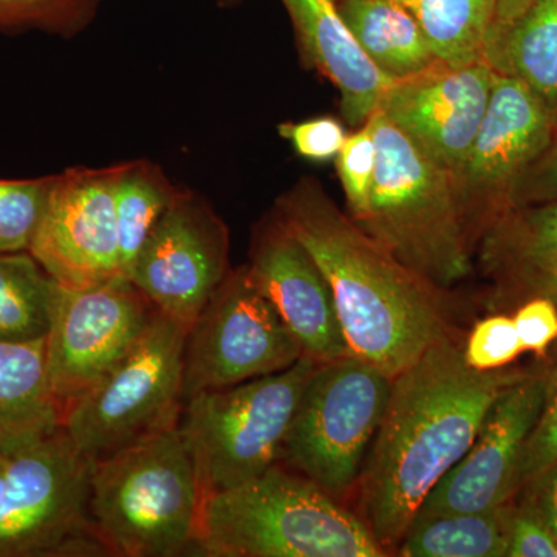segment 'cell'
Here are the masks:
<instances>
[{
    "mask_svg": "<svg viewBox=\"0 0 557 557\" xmlns=\"http://www.w3.org/2000/svg\"><path fill=\"white\" fill-rule=\"evenodd\" d=\"M220 5H234V3L239 2V0H219Z\"/></svg>",
    "mask_w": 557,
    "mask_h": 557,
    "instance_id": "obj_40",
    "label": "cell"
},
{
    "mask_svg": "<svg viewBox=\"0 0 557 557\" xmlns=\"http://www.w3.org/2000/svg\"><path fill=\"white\" fill-rule=\"evenodd\" d=\"M416 17L432 53L450 67L486 62L496 0H398Z\"/></svg>",
    "mask_w": 557,
    "mask_h": 557,
    "instance_id": "obj_24",
    "label": "cell"
},
{
    "mask_svg": "<svg viewBox=\"0 0 557 557\" xmlns=\"http://www.w3.org/2000/svg\"><path fill=\"white\" fill-rule=\"evenodd\" d=\"M494 282L493 306L496 309L508 306L516 309L520 302L531 298L548 299L557 307V259L527 267Z\"/></svg>",
    "mask_w": 557,
    "mask_h": 557,
    "instance_id": "obj_33",
    "label": "cell"
},
{
    "mask_svg": "<svg viewBox=\"0 0 557 557\" xmlns=\"http://www.w3.org/2000/svg\"><path fill=\"white\" fill-rule=\"evenodd\" d=\"M95 461L60 429L9 454L0 557L108 556L91 523Z\"/></svg>",
    "mask_w": 557,
    "mask_h": 557,
    "instance_id": "obj_9",
    "label": "cell"
},
{
    "mask_svg": "<svg viewBox=\"0 0 557 557\" xmlns=\"http://www.w3.org/2000/svg\"><path fill=\"white\" fill-rule=\"evenodd\" d=\"M525 351L547 358L557 343V307L552 300L531 298L520 302L511 314Z\"/></svg>",
    "mask_w": 557,
    "mask_h": 557,
    "instance_id": "obj_34",
    "label": "cell"
},
{
    "mask_svg": "<svg viewBox=\"0 0 557 557\" xmlns=\"http://www.w3.org/2000/svg\"><path fill=\"white\" fill-rule=\"evenodd\" d=\"M366 123L379 160L368 214L351 220L435 287L465 281L472 273V237L460 177L418 148L381 110Z\"/></svg>",
    "mask_w": 557,
    "mask_h": 557,
    "instance_id": "obj_4",
    "label": "cell"
},
{
    "mask_svg": "<svg viewBox=\"0 0 557 557\" xmlns=\"http://www.w3.org/2000/svg\"><path fill=\"white\" fill-rule=\"evenodd\" d=\"M528 370L468 368L449 336L392 380L391 397L359 475V518L381 547L399 542L429 493L478 437L498 395Z\"/></svg>",
    "mask_w": 557,
    "mask_h": 557,
    "instance_id": "obj_1",
    "label": "cell"
},
{
    "mask_svg": "<svg viewBox=\"0 0 557 557\" xmlns=\"http://www.w3.org/2000/svg\"><path fill=\"white\" fill-rule=\"evenodd\" d=\"M486 64L522 81L557 116V0H531Z\"/></svg>",
    "mask_w": 557,
    "mask_h": 557,
    "instance_id": "obj_22",
    "label": "cell"
},
{
    "mask_svg": "<svg viewBox=\"0 0 557 557\" xmlns=\"http://www.w3.org/2000/svg\"><path fill=\"white\" fill-rule=\"evenodd\" d=\"M496 72L486 62L450 67L437 62L395 79L379 110L431 159L460 177L485 116Z\"/></svg>",
    "mask_w": 557,
    "mask_h": 557,
    "instance_id": "obj_16",
    "label": "cell"
},
{
    "mask_svg": "<svg viewBox=\"0 0 557 557\" xmlns=\"http://www.w3.org/2000/svg\"><path fill=\"white\" fill-rule=\"evenodd\" d=\"M157 313L150 300L123 276L86 288L57 282L46 362L61 413L126 357Z\"/></svg>",
    "mask_w": 557,
    "mask_h": 557,
    "instance_id": "obj_11",
    "label": "cell"
},
{
    "mask_svg": "<svg viewBox=\"0 0 557 557\" xmlns=\"http://www.w3.org/2000/svg\"><path fill=\"white\" fill-rule=\"evenodd\" d=\"M189 329L156 314L126 357L62 410V429L90 460L178 423Z\"/></svg>",
    "mask_w": 557,
    "mask_h": 557,
    "instance_id": "obj_7",
    "label": "cell"
},
{
    "mask_svg": "<svg viewBox=\"0 0 557 557\" xmlns=\"http://www.w3.org/2000/svg\"><path fill=\"white\" fill-rule=\"evenodd\" d=\"M515 500L474 512L416 518L399 542L401 557H507Z\"/></svg>",
    "mask_w": 557,
    "mask_h": 557,
    "instance_id": "obj_21",
    "label": "cell"
},
{
    "mask_svg": "<svg viewBox=\"0 0 557 557\" xmlns=\"http://www.w3.org/2000/svg\"><path fill=\"white\" fill-rule=\"evenodd\" d=\"M366 57L392 79L417 75L438 60L416 17L398 0H336Z\"/></svg>",
    "mask_w": 557,
    "mask_h": 557,
    "instance_id": "obj_20",
    "label": "cell"
},
{
    "mask_svg": "<svg viewBox=\"0 0 557 557\" xmlns=\"http://www.w3.org/2000/svg\"><path fill=\"white\" fill-rule=\"evenodd\" d=\"M183 189L172 185L159 164L148 160L121 163L115 185L121 273L127 274L168 208Z\"/></svg>",
    "mask_w": 557,
    "mask_h": 557,
    "instance_id": "obj_25",
    "label": "cell"
},
{
    "mask_svg": "<svg viewBox=\"0 0 557 557\" xmlns=\"http://www.w3.org/2000/svg\"><path fill=\"white\" fill-rule=\"evenodd\" d=\"M557 116L522 81L498 75L460 175L471 237L511 208L516 185L555 134Z\"/></svg>",
    "mask_w": 557,
    "mask_h": 557,
    "instance_id": "obj_14",
    "label": "cell"
},
{
    "mask_svg": "<svg viewBox=\"0 0 557 557\" xmlns=\"http://www.w3.org/2000/svg\"><path fill=\"white\" fill-rule=\"evenodd\" d=\"M193 555L388 556L358 515L278 463L258 479L205 502Z\"/></svg>",
    "mask_w": 557,
    "mask_h": 557,
    "instance_id": "obj_3",
    "label": "cell"
},
{
    "mask_svg": "<svg viewBox=\"0 0 557 557\" xmlns=\"http://www.w3.org/2000/svg\"><path fill=\"white\" fill-rule=\"evenodd\" d=\"M274 215L329 282L351 355L394 380L429 347L454 336L445 289L359 228L317 180H299L282 194Z\"/></svg>",
    "mask_w": 557,
    "mask_h": 557,
    "instance_id": "obj_2",
    "label": "cell"
},
{
    "mask_svg": "<svg viewBox=\"0 0 557 557\" xmlns=\"http://www.w3.org/2000/svg\"><path fill=\"white\" fill-rule=\"evenodd\" d=\"M557 460V359L548 362L547 392L536 426L528 438L520 461L519 486L537 478ZM519 490V491H520Z\"/></svg>",
    "mask_w": 557,
    "mask_h": 557,
    "instance_id": "obj_31",
    "label": "cell"
},
{
    "mask_svg": "<svg viewBox=\"0 0 557 557\" xmlns=\"http://www.w3.org/2000/svg\"><path fill=\"white\" fill-rule=\"evenodd\" d=\"M518 498L533 509L557 537V460L528 482Z\"/></svg>",
    "mask_w": 557,
    "mask_h": 557,
    "instance_id": "obj_37",
    "label": "cell"
},
{
    "mask_svg": "<svg viewBox=\"0 0 557 557\" xmlns=\"http://www.w3.org/2000/svg\"><path fill=\"white\" fill-rule=\"evenodd\" d=\"M61 428V408L47 373L46 338L0 341V450L14 453Z\"/></svg>",
    "mask_w": 557,
    "mask_h": 557,
    "instance_id": "obj_19",
    "label": "cell"
},
{
    "mask_svg": "<svg viewBox=\"0 0 557 557\" xmlns=\"http://www.w3.org/2000/svg\"><path fill=\"white\" fill-rule=\"evenodd\" d=\"M507 557H557V537L528 505L516 497Z\"/></svg>",
    "mask_w": 557,
    "mask_h": 557,
    "instance_id": "obj_35",
    "label": "cell"
},
{
    "mask_svg": "<svg viewBox=\"0 0 557 557\" xmlns=\"http://www.w3.org/2000/svg\"><path fill=\"white\" fill-rule=\"evenodd\" d=\"M245 269L299 341L304 355L319 364L351 355L329 282L274 212L256 231Z\"/></svg>",
    "mask_w": 557,
    "mask_h": 557,
    "instance_id": "obj_17",
    "label": "cell"
},
{
    "mask_svg": "<svg viewBox=\"0 0 557 557\" xmlns=\"http://www.w3.org/2000/svg\"><path fill=\"white\" fill-rule=\"evenodd\" d=\"M530 3L531 0H496V13H494L493 27L487 36L485 60L487 53L507 35L511 25L522 16Z\"/></svg>",
    "mask_w": 557,
    "mask_h": 557,
    "instance_id": "obj_38",
    "label": "cell"
},
{
    "mask_svg": "<svg viewBox=\"0 0 557 557\" xmlns=\"http://www.w3.org/2000/svg\"><path fill=\"white\" fill-rule=\"evenodd\" d=\"M10 453H2L0 450V502H2L3 493H5L7 483V460H9Z\"/></svg>",
    "mask_w": 557,
    "mask_h": 557,
    "instance_id": "obj_39",
    "label": "cell"
},
{
    "mask_svg": "<svg viewBox=\"0 0 557 557\" xmlns=\"http://www.w3.org/2000/svg\"><path fill=\"white\" fill-rule=\"evenodd\" d=\"M547 370L548 362L528 370L498 395L471 448L429 493L416 518L483 511L518 497L520 461L544 408Z\"/></svg>",
    "mask_w": 557,
    "mask_h": 557,
    "instance_id": "obj_15",
    "label": "cell"
},
{
    "mask_svg": "<svg viewBox=\"0 0 557 557\" xmlns=\"http://www.w3.org/2000/svg\"><path fill=\"white\" fill-rule=\"evenodd\" d=\"M89 511L110 555H193L200 487L178 423L97 461Z\"/></svg>",
    "mask_w": 557,
    "mask_h": 557,
    "instance_id": "obj_5",
    "label": "cell"
},
{
    "mask_svg": "<svg viewBox=\"0 0 557 557\" xmlns=\"http://www.w3.org/2000/svg\"><path fill=\"white\" fill-rule=\"evenodd\" d=\"M277 131L282 138L292 143L298 156L319 163L336 159L347 139L343 124L332 116L284 123Z\"/></svg>",
    "mask_w": 557,
    "mask_h": 557,
    "instance_id": "obj_32",
    "label": "cell"
},
{
    "mask_svg": "<svg viewBox=\"0 0 557 557\" xmlns=\"http://www.w3.org/2000/svg\"><path fill=\"white\" fill-rule=\"evenodd\" d=\"M302 346L249 281L247 269L231 270L194 321L183 354V403L292 368Z\"/></svg>",
    "mask_w": 557,
    "mask_h": 557,
    "instance_id": "obj_10",
    "label": "cell"
},
{
    "mask_svg": "<svg viewBox=\"0 0 557 557\" xmlns=\"http://www.w3.org/2000/svg\"><path fill=\"white\" fill-rule=\"evenodd\" d=\"M230 234L207 200L183 189L127 274L164 317L190 327L230 273Z\"/></svg>",
    "mask_w": 557,
    "mask_h": 557,
    "instance_id": "obj_12",
    "label": "cell"
},
{
    "mask_svg": "<svg viewBox=\"0 0 557 557\" xmlns=\"http://www.w3.org/2000/svg\"><path fill=\"white\" fill-rule=\"evenodd\" d=\"M53 175L0 180V255L28 251L42 219Z\"/></svg>",
    "mask_w": 557,
    "mask_h": 557,
    "instance_id": "obj_28",
    "label": "cell"
},
{
    "mask_svg": "<svg viewBox=\"0 0 557 557\" xmlns=\"http://www.w3.org/2000/svg\"><path fill=\"white\" fill-rule=\"evenodd\" d=\"M549 355H552V361L553 359H557V343L552 347V350H549L548 357Z\"/></svg>",
    "mask_w": 557,
    "mask_h": 557,
    "instance_id": "obj_41",
    "label": "cell"
},
{
    "mask_svg": "<svg viewBox=\"0 0 557 557\" xmlns=\"http://www.w3.org/2000/svg\"><path fill=\"white\" fill-rule=\"evenodd\" d=\"M287 10L300 57L341 94L351 126H364L395 79L381 72L341 16L336 0H281Z\"/></svg>",
    "mask_w": 557,
    "mask_h": 557,
    "instance_id": "obj_18",
    "label": "cell"
},
{
    "mask_svg": "<svg viewBox=\"0 0 557 557\" xmlns=\"http://www.w3.org/2000/svg\"><path fill=\"white\" fill-rule=\"evenodd\" d=\"M376 143L369 124L355 134L347 135L346 143L336 157L341 185L348 205L350 218L358 222L368 214L375 180Z\"/></svg>",
    "mask_w": 557,
    "mask_h": 557,
    "instance_id": "obj_29",
    "label": "cell"
},
{
    "mask_svg": "<svg viewBox=\"0 0 557 557\" xmlns=\"http://www.w3.org/2000/svg\"><path fill=\"white\" fill-rule=\"evenodd\" d=\"M392 379L355 355L322 362L304 388L277 463L343 500L379 432Z\"/></svg>",
    "mask_w": 557,
    "mask_h": 557,
    "instance_id": "obj_8",
    "label": "cell"
},
{
    "mask_svg": "<svg viewBox=\"0 0 557 557\" xmlns=\"http://www.w3.org/2000/svg\"><path fill=\"white\" fill-rule=\"evenodd\" d=\"M522 354L525 348L509 314L480 319L463 344L465 362L480 372L508 368Z\"/></svg>",
    "mask_w": 557,
    "mask_h": 557,
    "instance_id": "obj_30",
    "label": "cell"
},
{
    "mask_svg": "<svg viewBox=\"0 0 557 557\" xmlns=\"http://www.w3.org/2000/svg\"><path fill=\"white\" fill-rule=\"evenodd\" d=\"M120 171L121 163L53 175L28 252L58 284L86 288L123 276L115 215Z\"/></svg>",
    "mask_w": 557,
    "mask_h": 557,
    "instance_id": "obj_13",
    "label": "cell"
},
{
    "mask_svg": "<svg viewBox=\"0 0 557 557\" xmlns=\"http://www.w3.org/2000/svg\"><path fill=\"white\" fill-rule=\"evenodd\" d=\"M555 259L557 200L509 208L480 237V263L493 281Z\"/></svg>",
    "mask_w": 557,
    "mask_h": 557,
    "instance_id": "obj_23",
    "label": "cell"
},
{
    "mask_svg": "<svg viewBox=\"0 0 557 557\" xmlns=\"http://www.w3.org/2000/svg\"><path fill=\"white\" fill-rule=\"evenodd\" d=\"M557 200V127L544 152L516 185L511 208Z\"/></svg>",
    "mask_w": 557,
    "mask_h": 557,
    "instance_id": "obj_36",
    "label": "cell"
},
{
    "mask_svg": "<svg viewBox=\"0 0 557 557\" xmlns=\"http://www.w3.org/2000/svg\"><path fill=\"white\" fill-rule=\"evenodd\" d=\"M319 362L304 355L292 368L183 403L178 428L209 497L251 482L277 463L304 388Z\"/></svg>",
    "mask_w": 557,
    "mask_h": 557,
    "instance_id": "obj_6",
    "label": "cell"
},
{
    "mask_svg": "<svg viewBox=\"0 0 557 557\" xmlns=\"http://www.w3.org/2000/svg\"><path fill=\"white\" fill-rule=\"evenodd\" d=\"M104 0H0V35L42 32L75 38L98 16Z\"/></svg>",
    "mask_w": 557,
    "mask_h": 557,
    "instance_id": "obj_27",
    "label": "cell"
},
{
    "mask_svg": "<svg viewBox=\"0 0 557 557\" xmlns=\"http://www.w3.org/2000/svg\"><path fill=\"white\" fill-rule=\"evenodd\" d=\"M57 281L30 252L0 255V341L32 343L49 333Z\"/></svg>",
    "mask_w": 557,
    "mask_h": 557,
    "instance_id": "obj_26",
    "label": "cell"
}]
</instances>
